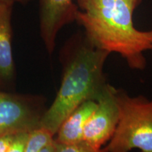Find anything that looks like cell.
Masks as SVG:
<instances>
[{
	"mask_svg": "<svg viewBox=\"0 0 152 152\" xmlns=\"http://www.w3.org/2000/svg\"><path fill=\"white\" fill-rule=\"evenodd\" d=\"M47 108L42 95L0 90V133L30 132L40 126Z\"/></svg>",
	"mask_w": 152,
	"mask_h": 152,
	"instance_id": "4",
	"label": "cell"
},
{
	"mask_svg": "<svg viewBox=\"0 0 152 152\" xmlns=\"http://www.w3.org/2000/svg\"><path fill=\"white\" fill-rule=\"evenodd\" d=\"M109 54L95 47L84 32L66 42L59 53L62 68L59 89L44 114L41 126L55 135L63 121L81 104L99 99L109 85L104 72Z\"/></svg>",
	"mask_w": 152,
	"mask_h": 152,
	"instance_id": "1",
	"label": "cell"
},
{
	"mask_svg": "<svg viewBox=\"0 0 152 152\" xmlns=\"http://www.w3.org/2000/svg\"><path fill=\"white\" fill-rule=\"evenodd\" d=\"M115 99L119 111L116 129L102 152H128L137 149L152 152V99L131 96L116 89Z\"/></svg>",
	"mask_w": 152,
	"mask_h": 152,
	"instance_id": "3",
	"label": "cell"
},
{
	"mask_svg": "<svg viewBox=\"0 0 152 152\" xmlns=\"http://www.w3.org/2000/svg\"><path fill=\"white\" fill-rule=\"evenodd\" d=\"M56 152H94L91 147L82 140L71 144H59L56 142Z\"/></svg>",
	"mask_w": 152,
	"mask_h": 152,
	"instance_id": "11",
	"label": "cell"
},
{
	"mask_svg": "<svg viewBox=\"0 0 152 152\" xmlns=\"http://www.w3.org/2000/svg\"><path fill=\"white\" fill-rule=\"evenodd\" d=\"M13 4L0 1V90L15 92L16 71L13 55Z\"/></svg>",
	"mask_w": 152,
	"mask_h": 152,
	"instance_id": "7",
	"label": "cell"
},
{
	"mask_svg": "<svg viewBox=\"0 0 152 152\" xmlns=\"http://www.w3.org/2000/svg\"><path fill=\"white\" fill-rule=\"evenodd\" d=\"M143 0H77L75 22L95 47L121 55L129 67L142 71L145 51L152 49V30L141 31L133 14Z\"/></svg>",
	"mask_w": 152,
	"mask_h": 152,
	"instance_id": "2",
	"label": "cell"
},
{
	"mask_svg": "<svg viewBox=\"0 0 152 152\" xmlns=\"http://www.w3.org/2000/svg\"><path fill=\"white\" fill-rule=\"evenodd\" d=\"M25 152H56L55 135L41 125L30 130Z\"/></svg>",
	"mask_w": 152,
	"mask_h": 152,
	"instance_id": "9",
	"label": "cell"
},
{
	"mask_svg": "<svg viewBox=\"0 0 152 152\" xmlns=\"http://www.w3.org/2000/svg\"><path fill=\"white\" fill-rule=\"evenodd\" d=\"M78 9L73 0H39V33L49 54L54 52L60 30L75 21Z\"/></svg>",
	"mask_w": 152,
	"mask_h": 152,
	"instance_id": "6",
	"label": "cell"
},
{
	"mask_svg": "<svg viewBox=\"0 0 152 152\" xmlns=\"http://www.w3.org/2000/svg\"><path fill=\"white\" fill-rule=\"evenodd\" d=\"M96 106L95 101L89 100L76 108L60 125L55 134V141L59 144H71L83 140L85 124Z\"/></svg>",
	"mask_w": 152,
	"mask_h": 152,
	"instance_id": "8",
	"label": "cell"
},
{
	"mask_svg": "<svg viewBox=\"0 0 152 152\" xmlns=\"http://www.w3.org/2000/svg\"><path fill=\"white\" fill-rule=\"evenodd\" d=\"M0 1L14 5L15 3H19L20 4H26L29 3L30 1H33V0H0Z\"/></svg>",
	"mask_w": 152,
	"mask_h": 152,
	"instance_id": "12",
	"label": "cell"
},
{
	"mask_svg": "<svg viewBox=\"0 0 152 152\" xmlns=\"http://www.w3.org/2000/svg\"><path fill=\"white\" fill-rule=\"evenodd\" d=\"M115 90L112 85H108L96 102V108L85 124L83 139L94 152L101 151L116 129L119 111L115 99Z\"/></svg>",
	"mask_w": 152,
	"mask_h": 152,
	"instance_id": "5",
	"label": "cell"
},
{
	"mask_svg": "<svg viewBox=\"0 0 152 152\" xmlns=\"http://www.w3.org/2000/svg\"><path fill=\"white\" fill-rule=\"evenodd\" d=\"M28 132L0 133V152H25Z\"/></svg>",
	"mask_w": 152,
	"mask_h": 152,
	"instance_id": "10",
	"label": "cell"
}]
</instances>
